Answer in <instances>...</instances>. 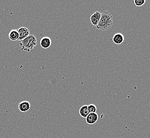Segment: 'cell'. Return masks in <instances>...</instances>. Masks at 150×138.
<instances>
[{"label":"cell","instance_id":"1","mask_svg":"<svg viewBox=\"0 0 150 138\" xmlns=\"http://www.w3.org/2000/svg\"><path fill=\"white\" fill-rule=\"evenodd\" d=\"M112 25V15L110 13L105 11L101 13V19L96 28L99 30L105 31L110 29Z\"/></svg>","mask_w":150,"mask_h":138},{"label":"cell","instance_id":"2","mask_svg":"<svg viewBox=\"0 0 150 138\" xmlns=\"http://www.w3.org/2000/svg\"><path fill=\"white\" fill-rule=\"evenodd\" d=\"M38 44L37 38L33 34H30L28 37L21 41L20 44L21 51L30 52L34 49Z\"/></svg>","mask_w":150,"mask_h":138},{"label":"cell","instance_id":"3","mask_svg":"<svg viewBox=\"0 0 150 138\" xmlns=\"http://www.w3.org/2000/svg\"><path fill=\"white\" fill-rule=\"evenodd\" d=\"M18 32L19 34V41H21L30 35V31L27 28L25 27H21L18 29Z\"/></svg>","mask_w":150,"mask_h":138},{"label":"cell","instance_id":"4","mask_svg":"<svg viewBox=\"0 0 150 138\" xmlns=\"http://www.w3.org/2000/svg\"><path fill=\"white\" fill-rule=\"evenodd\" d=\"M101 13L98 11H96L93 14L90 18L91 22L93 25L95 27L98 25L100 20L101 19Z\"/></svg>","mask_w":150,"mask_h":138},{"label":"cell","instance_id":"5","mask_svg":"<svg viewBox=\"0 0 150 138\" xmlns=\"http://www.w3.org/2000/svg\"><path fill=\"white\" fill-rule=\"evenodd\" d=\"M30 104L28 101H23L19 104L18 108L20 112L23 113L27 112L30 108Z\"/></svg>","mask_w":150,"mask_h":138},{"label":"cell","instance_id":"6","mask_svg":"<svg viewBox=\"0 0 150 138\" xmlns=\"http://www.w3.org/2000/svg\"><path fill=\"white\" fill-rule=\"evenodd\" d=\"M98 116L96 113H90L86 118L87 123L92 125L95 124L98 120Z\"/></svg>","mask_w":150,"mask_h":138},{"label":"cell","instance_id":"7","mask_svg":"<svg viewBox=\"0 0 150 138\" xmlns=\"http://www.w3.org/2000/svg\"><path fill=\"white\" fill-rule=\"evenodd\" d=\"M52 44V41L49 37H44L40 40V45L42 48L47 49L50 47Z\"/></svg>","mask_w":150,"mask_h":138},{"label":"cell","instance_id":"8","mask_svg":"<svg viewBox=\"0 0 150 138\" xmlns=\"http://www.w3.org/2000/svg\"><path fill=\"white\" fill-rule=\"evenodd\" d=\"M124 36L121 33H117L113 35L112 40L114 43L117 45L121 44L124 41Z\"/></svg>","mask_w":150,"mask_h":138},{"label":"cell","instance_id":"9","mask_svg":"<svg viewBox=\"0 0 150 138\" xmlns=\"http://www.w3.org/2000/svg\"><path fill=\"white\" fill-rule=\"evenodd\" d=\"M9 39L12 41L18 40L19 38V34L18 32V29H12L10 32H9Z\"/></svg>","mask_w":150,"mask_h":138},{"label":"cell","instance_id":"10","mask_svg":"<svg viewBox=\"0 0 150 138\" xmlns=\"http://www.w3.org/2000/svg\"><path fill=\"white\" fill-rule=\"evenodd\" d=\"M90 114L88 109V105H83L79 109V114L83 118H86L87 116Z\"/></svg>","mask_w":150,"mask_h":138},{"label":"cell","instance_id":"11","mask_svg":"<svg viewBox=\"0 0 150 138\" xmlns=\"http://www.w3.org/2000/svg\"><path fill=\"white\" fill-rule=\"evenodd\" d=\"M88 109L90 113H96L97 111L96 106L94 104H90L89 105H88Z\"/></svg>","mask_w":150,"mask_h":138},{"label":"cell","instance_id":"12","mask_svg":"<svg viewBox=\"0 0 150 138\" xmlns=\"http://www.w3.org/2000/svg\"><path fill=\"white\" fill-rule=\"evenodd\" d=\"M146 2L145 0H135L134 3L137 6H143Z\"/></svg>","mask_w":150,"mask_h":138}]
</instances>
